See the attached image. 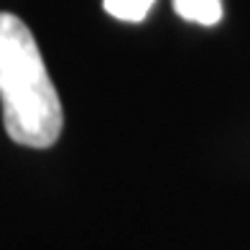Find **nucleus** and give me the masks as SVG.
<instances>
[{"label": "nucleus", "instance_id": "nucleus-2", "mask_svg": "<svg viewBox=\"0 0 250 250\" xmlns=\"http://www.w3.org/2000/svg\"><path fill=\"white\" fill-rule=\"evenodd\" d=\"M174 10L199 26H214L222 21V0H174Z\"/></svg>", "mask_w": 250, "mask_h": 250}, {"label": "nucleus", "instance_id": "nucleus-1", "mask_svg": "<svg viewBox=\"0 0 250 250\" xmlns=\"http://www.w3.org/2000/svg\"><path fill=\"white\" fill-rule=\"evenodd\" d=\"M0 102L5 133L13 143L49 148L59 141L62 100L31 28L13 13H0Z\"/></svg>", "mask_w": 250, "mask_h": 250}, {"label": "nucleus", "instance_id": "nucleus-3", "mask_svg": "<svg viewBox=\"0 0 250 250\" xmlns=\"http://www.w3.org/2000/svg\"><path fill=\"white\" fill-rule=\"evenodd\" d=\"M153 3L156 0H102L107 13L118 21H125V23H141L153 8Z\"/></svg>", "mask_w": 250, "mask_h": 250}]
</instances>
